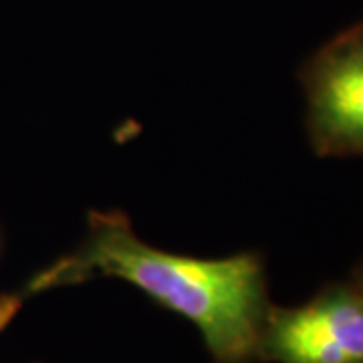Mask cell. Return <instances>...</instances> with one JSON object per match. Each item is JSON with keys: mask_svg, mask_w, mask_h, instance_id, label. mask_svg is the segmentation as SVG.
Here are the masks:
<instances>
[{"mask_svg": "<svg viewBox=\"0 0 363 363\" xmlns=\"http://www.w3.org/2000/svg\"><path fill=\"white\" fill-rule=\"evenodd\" d=\"M355 285L359 286V289L363 291V269H362V274H359V279H357V283H355Z\"/></svg>", "mask_w": 363, "mask_h": 363, "instance_id": "cell-5", "label": "cell"}, {"mask_svg": "<svg viewBox=\"0 0 363 363\" xmlns=\"http://www.w3.org/2000/svg\"><path fill=\"white\" fill-rule=\"evenodd\" d=\"M259 359L277 363H363V291L325 289L309 303L271 307L260 333Z\"/></svg>", "mask_w": 363, "mask_h": 363, "instance_id": "cell-2", "label": "cell"}, {"mask_svg": "<svg viewBox=\"0 0 363 363\" xmlns=\"http://www.w3.org/2000/svg\"><path fill=\"white\" fill-rule=\"evenodd\" d=\"M301 81L315 152L363 157V21L325 43Z\"/></svg>", "mask_w": 363, "mask_h": 363, "instance_id": "cell-3", "label": "cell"}, {"mask_svg": "<svg viewBox=\"0 0 363 363\" xmlns=\"http://www.w3.org/2000/svg\"><path fill=\"white\" fill-rule=\"evenodd\" d=\"M25 295L23 293H14V295H0V333L11 325L16 313L23 307Z\"/></svg>", "mask_w": 363, "mask_h": 363, "instance_id": "cell-4", "label": "cell"}, {"mask_svg": "<svg viewBox=\"0 0 363 363\" xmlns=\"http://www.w3.org/2000/svg\"><path fill=\"white\" fill-rule=\"evenodd\" d=\"M97 277L121 279L200 331L214 363L259 359L269 315L262 260L252 252L224 259L174 255L143 242L117 210L91 212L83 242L26 283L23 295L79 285Z\"/></svg>", "mask_w": 363, "mask_h": 363, "instance_id": "cell-1", "label": "cell"}]
</instances>
